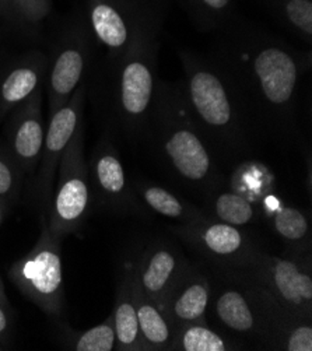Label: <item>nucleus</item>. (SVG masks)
<instances>
[{
  "label": "nucleus",
  "mask_w": 312,
  "mask_h": 351,
  "mask_svg": "<svg viewBox=\"0 0 312 351\" xmlns=\"http://www.w3.org/2000/svg\"><path fill=\"white\" fill-rule=\"evenodd\" d=\"M259 142L287 147L302 142L298 84L311 67L301 51L241 14L213 32L207 52Z\"/></svg>",
  "instance_id": "nucleus-1"
},
{
  "label": "nucleus",
  "mask_w": 312,
  "mask_h": 351,
  "mask_svg": "<svg viewBox=\"0 0 312 351\" xmlns=\"http://www.w3.org/2000/svg\"><path fill=\"white\" fill-rule=\"evenodd\" d=\"M146 146L172 178L199 197L226 182L221 164L192 117L182 80L158 79Z\"/></svg>",
  "instance_id": "nucleus-2"
},
{
  "label": "nucleus",
  "mask_w": 312,
  "mask_h": 351,
  "mask_svg": "<svg viewBox=\"0 0 312 351\" xmlns=\"http://www.w3.org/2000/svg\"><path fill=\"white\" fill-rule=\"evenodd\" d=\"M160 38L154 37L101 63L94 97L106 133L146 145L153 95L158 82Z\"/></svg>",
  "instance_id": "nucleus-3"
},
{
  "label": "nucleus",
  "mask_w": 312,
  "mask_h": 351,
  "mask_svg": "<svg viewBox=\"0 0 312 351\" xmlns=\"http://www.w3.org/2000/svg\"><path fill=\"white\" fill-rule=\"evenodd\" d=\"M184 91L192 117L220 164L248 160L261 142L221 75L206 55L178 48Z\"/></svg>",
  "instance_id": "nucleus-4"
},
{
  "label": "nucleus",
  "mask_w": 312,
  "mask_h": 351,
  "mask_svg": "<svg viewBox=\"0 0 312 351\" xmlns=\"http://www.w3.org/2000/svg\"><path fill=\"white\" fill-rule=\"evenodd\" d=\"M176 0H84V14L97 44L117 58L146 40L161 37Z\"/></svg>",
  "instance_id": "nucleus-5"
},
{
  "label": "nucleus",
  "mask_w": 312,
  "mask_h": 351,
  "mask_svg": "<svg viewBox=\"0 0 312 351\" xmlns=\"http://www.w3.org/2000/svg\"><path fill=\"white\" fill-rule=\"evenodd\" d=\"M95 38L84 12L69 17L56 32L48 55L44 93L48 98V115L69 101L93 62Z\"/></svg>",
  "instance_id": "nucleus-6"
},
{
  "label": "nucleus",
  "mask_w": 312,
  "mask_h": 351,
  "mask_svg": "<svg viewBox=\"0 0 312 351\" xmlns=\"http://www.w3.org/2000/svg\"><path fill=\"white\" fill-rule=\"evenodd\" d=\"M221 270L247 280L283 308L312 318L311 261L273 256L256 250L242 265Z\"/></svg>",
  "instance_id": "nucleus-7"
},
{
  "label": "nucleus",
  "mask_w": 312,
  "mask_h": 351,
  "mask_svg": "<svg viewBox=\"0 0 312 351\" xmlns=\"http://www.w3.org/2000/svg\"><path fill=\"white\" fill-rule=\"evenodd\" d=\"M60 241L62 237L43 223L34 248L9 269L10 282L51 318L60 317L64 304Z\"/></svg>",
  "instance_id": "nucleus-8"
},
{
  "label": "nucleus",
  "mask_w": 312,
  "mask_h": 351,
  "mask_svg": "<svg viewBox=\"0 0 312 351\" xmlns=\"http://www.w3.org/2000/svg\"><path fill=\"white\" fill-rule=\"evenodd\" d=\"M91 204L93 193L84 157V126L82 125L62 156L58 184L45 223L59 237L77 232L90 213Z\"/></svg>",
  "instance_id": "nucleus-9"
},
{
  "label": "nucleus",
  "mask_w": 312,
  "mask_h": 351,
  "mask_svg": "<svg viewBox=\"0 0 312 351\" xmlns=\"http://www.w3.org/2000/svg\"><path fill=\"white\" fill-rule=\"evenodd\" d=\"M87 95V84L83 82L69 101L49 115L41 160L32 184V197L47 221L53 195L55 177L64 150L77 129L83 125V114Z\"/></svg>",
  "instance_id": "nucleus-10"
},
{
  "label": "nucleus",
  "mask_w": 312,
  "mask_h": 351,
  "mask_svg": "<svg viewBox=\"0 0 312 351\" xmlns=\"http://www.w3.org/2000/svg\"><path fill=\"white\" fill-rule=\"evenodd\" d=\"M93 202L119 216L150 219V212L137 197L128 180L114 138L104 133L87 160Z\"/></svg>",
  "instance_id": "nucleus-11"
},
{
  "label": "nucleus",
  "mask_w": 312,
  "mask_h": 351,
  "mask_svg": "<svg viewBox=\"0 0 312 351\" xmlns=\"http://www.w3.org/2000/svg\"><path fill=\"white\" fill-rule=\"evenodd\" d=\"M171 231L213 267H237L259 250L241 227L213 219L172 226Z\"/></svg>",
  "instance_id": "nucleus-12"
},
{
  "label": "nucleus",
  "mask_w": 312,
  "mask_h": 351,
  "mask_svg": "<svg viewBox=\"0 0 312 351\" xmlns=\"http://www.w3.org/2000/svg\"><path fill=\"white\" fill-rule=\"evenodd\" d=\"M43 98L44 86L34 91L6 117L3 143L25 177L36 175L43 154L47 132L43 117Z\"/></svg>",
  "instance_id": "nucleus-13"
},
{
  "label": "nucleus",
  "mask_w": 312,
  "mask_h": 351,
  "mask_svg": "<svg viewBox=\"0 0 312 351\" xmlns=\"http://www.w3.org/2000/svg\"><path fill=\"white\" fill-rule=\"evenodd\" d=\"M189 263L176 243L167 239H156L147 245L134 263V282L150 300L160 305L167 291Z\"/></svg>",
  "instance_id": "nucleus-14"
},
{
  "label": "nucleus",
  "mask_w": 312,
  "mask_h": 351,
  "mask_svg": "<svg viewBox=\"0 0 312 351\" xmlns=\"http://www.w3.org/2000/svg\"><path fill=\"white\" fill-rule=\"evenodd\" d=\"M48 70V55L29 49L0 59V122L9 112L44 86Z\"/></svg>",
  "instance_id": "nucleus-15"
},
{
  "label": "nucleus",
  "mask_w": 312,
  "mask_h": 351,
  "mask_svg": "<svg viewBox=\"0 0 312 351\" xmlns=\"http://www.w3.org/2000/svg\"><path fill=\"white\" fill-rule=\"evenodd\" d=\"M211 294V277L189 263L161 300L160 308L174 329L192 322H206Z\"/></svg>",
  "instance_id": "nucleus-16"
},
{
  "label": "nucleus",
  "mask_w": 312,
  "mask_h": 351,
  "mask_svg": "<svg viewBox=\"0 0 312 351\" xmlns=\"http://www.w3.org/2000/svg\"><path fill=\"white\" fill-rule=\"evenodd\" d=\"M132 280L133 266H125L121 273L117 286L115 304L112 309V319L115 326L118 351H146L142 340L141 330H139L137 313L132 295Z\"/></svg>",
  "instance_id": "nucleus-17"
},
{
  "label": "nucleus",
  "mask_w": 312,
  "mask_h": 351,
  "mask_svg": "<svg viewBox=\"0 0 312 351\" xmlns=\"http://www.w3.org/2000/svg\"><path fill=\"white\" fill-rule=\"evenodd\" d=\"M203 212L213 220L235 227H247L262 216L261 208L248 197L228 189L226 182L202 197Z\"/></svg>",
  "instance_id": "nucleus-18"
},
{
  "label": "nucleus",
  "mask_w": 312,
  "mask_h": 351,
  "mask_svg": "<svg viewBox=\"0 0 312 351\" xmlns=\"http://www.w3.org/2000/svg\"><path fill=\"white\" fill-rule=\"evenodd\" d=\"M262 215L272 213L270 226L274 234L287 247L291 258L311 261V223L309 216L291 206H276V208L263 207Z\"/></svg>",
  "instance_id": "nucleus-19"
},
{
  "label": "nucleus",
  "mask_w": 312,
  "mask_h": 351,
  "mask_svg": "<svg viewBox=\"0 0 312 351\" xmlns=\"http://www.w3.org/2000/svg\"><path fill=\"white\" fill-rule=\"evenodd\" d=\"M132 188L137 197L143 202L146 207H149L152 212L177 220L181 224L185 223H197L206 219H211L203 210L193 203L188 202L187 199L176 195L160 185L153 182L139 180L130 181Z\"/></svg>",
  "instance_id": "nucleus-20"
},
{
  "label": "nucleus",
  "mask_w": 312,
  "mask_h": 351,
  "mask_svg": "<svg viewBox=\"0 0 312 351\" xmlns=\"http://www.w3.org/2000/svg\"><path fill=\"white\" fill-rule=\"evenodd\" d=\"M132 295L137 313L139 330H141L146 351L169 350L172 336H174V326L171 325L160 305L137 287L134 276L132 280Z\"/></svg>",
  "instance_id": "nucleus-21"
},
{
  "label": "nucleus",
  "mask_w": 312,
  "mask_h": 351,
  "mask_svg": "<svg viewBox=\"0 0 312 351\" xmlns=\"http://www.w3.org/2000/svg\"><path fill=\"white\" fill-rule=\"evenodd\" d=\"M274 21L301 43L312 45V0H256Z\"/></svg>",
  "instance_id": "nucleus-22"
},
{
  "label": "nucleus",
  "mask_w": 312,
  "mask_h": 351,
  "mask_svg": "<svg viewBox=\"0 0 312 351\" xmlns=\"http://www.w3.org/2000/svg\"><path fill=\"white\" fill-rule=\"evenodd\" d=\"M239 341L212 329L206 322H192L174 329L169 351H232L242 350Z\"/></svg>",
  "instance_id": "nucleus-23"
},
{
  "label": "nucleus",
  "mask_w": 312,
  "mask_h": 351,
  "mask_svg": "<svg viewBox=\"0 0 312 351\" xmlns=\"http://www.w3.org/2000/svg\"><path fill=\"white\" fill-rule=\"evenodd\" d=\"M185 10L193 27L213 34L239 16L237 0H176Z\"/></svg>",
  "instance_id": "nucleus-24"
},
{
  "label": "nucleus",
  "mask_w": 312,
  "mask_h": 351,
  "mask_svg": "<svg viewBox=\"0 0 312 351\" xmlns=\"http://www.w3.org/2000/svg\"><path fill=\"white\" fill-rule=\"evenodd\" d=\"M267 350L312 351V318L287 315L274 328Z\"/></svg>",
  "instance_id": "nucleus-25"
},
{
  "label": "nucleus",
  "mask_w": 312,
  "mask_h": 351,
  "mask_svg": "<svg viewBox=\"0 0 312 351\" xmlns=\"http://www.w3.org/2000/svg\"><path fill=\"white\" fill-rule=\"evenodd\" d=\"M60 343L66 350L75 351H114L117 344L115 326L112 315L102 324L79 332L72 329H63Z\"/></svg>",
  "instance_id": "nucleus-26"
},
{
  "label": "nucleus",
  "mask_w": 312,
  "mask_h": 351,
  "mask_svg": "<svg viewBox=\"0 0 312 351\" xmlns=\"http://www.w3.org/2000/svg\"><path fill=\"white\" fill-rule=\"evenodd\" d=\"M16 35L21 38H37L44 21L52 13V0H9Z\"/></svg>",
  "instance_id": "nucleus-27"
},
{
  "label": "nucleus",
  "mask_w": 312,
  "mask_h": 351,
  "mask_svg": "<svg viewBox=\"0 0 312 351\" xmlns=\"http://www.w3.org/2000/svg\"><path fill=\"white\" fill-rule=\"evenodd\" d=\"M25 178V173L0 140V202L13 208L20 199Z\"/></svg>",
  "instance_id": "nucleus-28"
},
{
  "label": "nucleus",
  "mask_w": 312,
  "mask_h": 351,
  "mask_svg": "<svg viewBox=\"0 0 312 351\" xmlns=\"http://www.w3.org/2000/svg\"><path fill=\"white\" fill-rule=\"evenodd\" d=\"M13 312L0 305V343L8 344L13 333Z\"/></svg>",
  "instance_id": "nucleus-29"
},
{
  "label": "nucleus",
  "mask_w": 312,
  "mask_h": 351,
  "mask_svg": "<svg viewBox=\"0 0 312 351\" xmlns=\"http://www.w3.org/2000/svg\"><path fill=\"white\" fill-rule=\"evenodd\" d=\"M0 16L3 19L5 32H10L16 35V23H14V16H13L9 0H0Z\"/></svg>",
  "instance_id": "nucleus-30"
},
{
  "label": "nucleus",
  "mask_w": 312,
  "mask_h": 351,
  "mask_svg": "<svg viewBox=\"0 0 312 351\" xmlns=\"http://www.w3.org/2000/svg\"><path fill=\"white\" fill-rule=\"evenodd\" d=\"M0 305L5 306L8 311H12V312H13V309H12V306H10L9 301H8L6 293H5V286H3V280H2V277H0Z\"/></svg>",
  "instance_id": "nucleus-31"
},
{
  "label": "nucleus",
  "mask_w": 312,
  "mask_h": 351,
  "mask_svg": "<svg viewBox=\"0 0 312 351\" xmlns=\"http://www.w3.org/2000/svg\"><path fill=\"white\" fill-rule=\"evenodd\" d=\"M10 210H12V208H10L8 204H5L3 202H0V226H2L5 217L10 213Z\"/></svg>",
  "instance_id": "nucleus-32"
},
{
  "label": "nucleus",
  "mask_w": 312,
  "mask_h": 351,
  "mask_svg": "<svg viewBox=\"0 0 312 351\" xmlns=\"http://www.w3.org/2000/svg\"><path fill=\"white\" fill-rule=\"evenodd\" d=\"M5 34V24H3V19L0 16V37Z\"/></svg>",
  "instance_id": "nucleus-33"
},
{
  "label": "nucleus",
  "mask_w": 312,
  "mask_h": 351,
  "mask_svg": "<svg viewBox=\"0 0 312 351\" xmlns=\"http://www.w3.org/2000/svg\"><path fill=\"white\" fill-rule=\"evenodd\" d=\"M0 350H3V346H2V343H0Z\"/></svg>",
  "instance_id": "nucleus-34"
}]
</instances>
